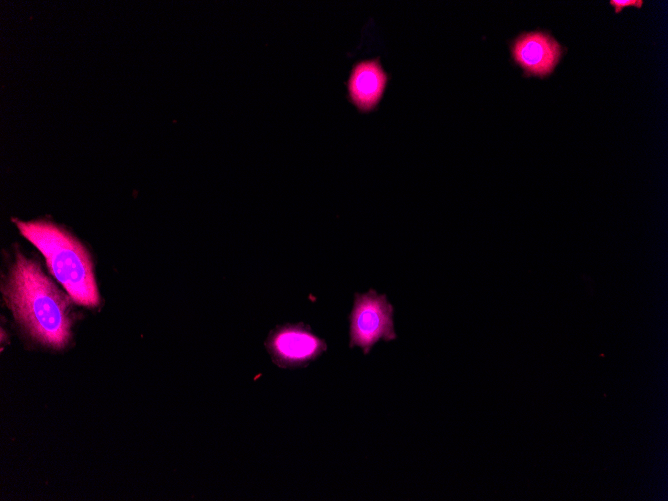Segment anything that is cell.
<instances>
[{
  "label": "cell",
  "mask_w": 668,
  "mask_h": 501,
  "mask_svg": "<svg viewBox=\"0 0 668 501\" xmlns=\"http://www.w3.org/2000/svg\"><path fill=\"white\" fill-rule=\"evenodd\" d=\"M2 294L15 320L34 340L62 349L71 339V298L61 292L40 266L16 254Z\"/></svg>",
  "instance_id": "1"
},
{
  "label": "cell",
  "mask_w": 668,
  "mask_h": 501,
  "mask_svg": "<svg viewBox=\"0 0 668 501\" xmlns=\"http://www.w3.org/2000/svg\"><path fill=\"white\" fill-rule=\"evenodd\" d=\"M12 221L20 234L44 256L50 273L72 301L86 307L99 305L91 256L74 235L47 219L22 221L12 218Z\"/></svg>",
  "instance_id": "2"
},
{
  "label": "cell",
  "mask_w": 668,
  "mask_h": 501,
  "mask_svg": "<svg viewBox=\"0 0 668 501\" xmlns=\"http://www.w3.org/2000/svg\"><path fill=\"white\" fill-rule=\"evenodd\" d=\"M393 312L385 294H378L374 289L363 294L355 293L349 315V346H358L368 354L379 340L396 339Z\"/></svg>",
  "instance_id": "3"
},
{
  "label": "cell",
  "mask_w": 668,
  "mask_h": 501,
  "mask_svg": "<svg viewBox=\"0 0 668 501\" xmlns=\"http://www.w3.org/2000/svg\"><path fill=\"white\" fill-rule=\"evenodd\" d=\"M265 347L277 366L297 368L317 359L327 349V344L310 326L299 322L276 326L269 332Z\"/></svg>",
  "instance_id": "4"
},
{
  "label": "cell",
  "mask_w": 668,
  "mask_h": 501,
  "mask_svg": "<svg viewBox=\"0 0 668 501\" xmlns=\"http://www.w3.org/2000/svg\"><path fill=\"white\" fill-rule=\"evenodd\" d=\"M390 79L379 57L356 61L345 82L347 99L360 113H370L379 107Z\"/></svg>",
  "instance_id": "5"
},
{
  "label": "cell",
  "mask_w": 668,
  "mask_h": 501,
  "mask_svg": "<svg viewBox=\"0 0 668 501\" xmlns=\"http://www.w3.org/2000/svg\"><path fill=\"white\" fill-rule=\"evenodd\" d=\"M513 62L525 76L550 75L562 56V47L544 32L521 33L510 43Z\"/></svg>",
  "instance_id": "6"
},
{
  "label": "cell",
  "mask_w": 668,
  "mask_h": 501,
  "mask_svg": "<svg viewBox=\"0 0 668 501\" xmlns=\"http://www.w3.org/2000/svg\"><path fill=\"white\" fill-rule=\"evenodd\" d=\"M643 4L642 0H611L610 5L615 8L616 13H620L625 7H637L641 8Z\"/></svg>",
  "instance_id": "7"
}]
</instances>
